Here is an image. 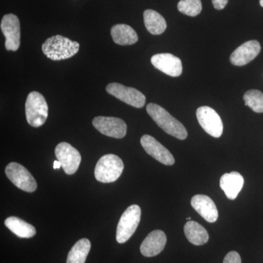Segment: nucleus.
<instances>
[{"label": "nucleus", "mask_w": 263, "mask_h": 263, "mask_svg": "<svg viewBox=\"0 0 263 263\" xmlns=\"http://www.w3.org/2000/svg\"><path fill=\"white\" fill-rule=\"evenodd\" d=\"M146 110L157 125L170 136L179 140L187 138L188 133L184 126L162 107L157 104L149 103L146 106Z\"/></svg>", "instance_id": "obj_1"}, {"label": "nucleus", "mask_w": 263, "mask_h": 263, "mask_svg": "<svg viewBox=\"0 0 263 263\" xmlns=\"http://www.w3.org/2000/svg\"><path fill=\"white\" fill-rule=\"evenodd\" d=\"M79 43L62 35L48 38L42 46L43 53L53 61L70 59L79 52Z\"/></svg>", "instance_id": "obj_2"}, {"label": "nucleus", "mask_w": 263, "mask_h": 263, "mask_svg": "<svg viewBox=\"0 0 263 263\" xmlns=\"http://www.w3.org/2000/svg\"><path fill=\"white\" fill-rule=\"evenodd\" d=\"M25 112L29 125L33 127H41L46 122L48 116L46 99L37 91L29 93L26 101Z\"/></svg>", "instance_id": "obj_3"}, {"label": "nucleus", "mask_w": 263, "mask_h": 263, "mask_svg": "<svg viewBox=\"0 0 263 263\" xmlns=\"http://www.w3.org/2000/svg\"><path fill=\"white\" fill-rule=\"evenodd\" d=\"M123 161L115 155H104L98 160L95 170V176L102 183H111L117 181L124 170Z\"/></svg>", "instance_id": "obj_4"}, {"label": "nucleus", "mask_w": 263, "mask_h": 263, "mask_svg": "<svg viewBox=\"0 0 263 263\" xmlns=\"http://www.w3.org/2000/svg\"><path fill=\"white\" fill-rule=\"evenodd\" d=\"M141 210L138 205H132L121 216L117 230L118 243H124L133 236L141 221Z\"/></svg>", "instance_id": "obj_5"}, {"label": "nucleus", "mask_w": 263, "mask_h": 263, "mask_svg": "<svg viewBox=\"0 0 263 263\" xmlns=\"http://www.w3.org/2000/svg\"><path fill=\"white\" fill-rule=\"evenodd\" d=\"M5 174L15 186L27 193L37 190V182L30 172L22 164L10 162L5 167Z\"/></svg>", "instance_id": "obj_6"}, {"label": "nucleus", "mask_w": 263, "mask_h": 263, "mask_svg": "<svg viewBox=\"0 0 263 263\" xmlns=\"http://www.w3.org/2000/svg\"><path fill=\"white\" fill-rule=\"evenodd\" d=\"M106 91L109 95L135 108H141L146 103V97L141 91L118 83L109 84L106 86Z\"/></svg>", "instance_id": "obj_7"}, {"label": "nucleus", "mask_w": 263, "mask_h": 263, "mask_svg": "<svg viewBox=\"0 0 263 263\" xmlns=\"http://www.w3.org/2000/svg\"><path fill=\"white\" fill-rule=\"evenodd\" d=\"M57 160L62 164V168L67 175L75 174L79 169L81 161V156L79 151L68 143L62 142L55 148Z\"/></svg>", "instance_id": "obj_8"}, {"label": "nucleus", "mask_w": 263, "mask_h": 263, "mask_svg": "<svg viewBox=\"0 0 263 263\" xmlns=\"http://www.w3.org/2000/svg\"><path fill=\"white\" fill-rule=\"evenodd\" d=\"M197 119L202 129L214 138H220L223 133V123L216 110L209 106L200 107L197 110Z\"/></svg>", "instance_id": "obj_9"}, {"label": "nucleus", "mask_w": 263, "mask_h": 263, "mask_svg": "<svg viewBox=\"0 0 263 263\" xmlns=\"http://www.w3.org/2000/svg\"><path fill=\"white\" fill-rule=\"evenodd\" d=\"M2 32L5 37V48L8 51H16L20 46V22L16 15L7 14L2 19Z\"/></svg>", "instance_id": "obj_10"}, {"label": "nucleus", "mask_w": 263, "mask_h": 263, "mask_svg": "<svg viewBox=\"0 0 263 263\" xmlns=\"http://www.w3.org/2000/svg\"><path fill=\"white\" fill-rule=\"evenodd\" d=\"M92 124L104 136L120 139L127 134V124L119 118L97 117Z\"/></svg>", "instance_id": "obj_11"}, {"label": "nucleus", "mask_w": 263, "mask_h": 263, "mask_svg": "<svg viewBox=\"0 0 263 263\" xmlns=\"http://www.w3.org/2000/svg\"><path fill=\"white\" fill-rule=\"evenodd\" d=\"M151 62L157 70L172 77H179L183 71L181 60L171 53H164L154 55Z\"/></svg>", "instance_id": "obj_12"}, {"label": "nucleus", "mask_w": 263, "mask_h": 263, "mask_svg": "<svg viewBox=\"0 0 263 263\" xmlns=\"http://www.w3.org/2000/svg\"><path fill=\"white\" fill-rule=\"evenodd\" d=\"M141 143L146 153L161 163L165 165H173L175 163L172 154L153 137L144 135L141 138Z\"/></svg>", "instance_id": "obj_13"}, {"label": "nucleus", "mask_w": 263, "mask_h": 263, "mask_svg": "<svg viewBox=\"0 0 263 263\" xmlns=\"http://www.w3.org/2000/svg\"><path fill=\"white\" fill-rule=\"evenodd\" d=\"M260 51L261 46L258 41H247L232 53L230 62L235 66L247 65L258 56Z\"/></svg>", "instance_id": "obj_14"}, {"label": "nucleus", "mask_w": 263, "mask_h": 263, "mask_svg": "<svg viewBox=\"0 0 263 263\" xmlns=\"http://www.w3.org/2000/svg\"><path fill=\"white\" fill-rule=\"evenodd\" d=\"M167 242V237L163 231L160 230L152 231L147 235L141 245V252L146 257L157 256L163 251Z\"/></svg>", "instance_id": "obj_15"}, {"label": "nucleus", "mask_w": 263, "mask_h": 263, "mask_svg": "<svg viewBox=\"0 0 263 263\" xmlns=\"http://www.w3.org/2000/svg\"><path fill=\"white\" fill-rule=\"evenodd\" d=\"M191 205L205 221L214 223L217 220L219 217L217 208L209 196L204 195H195L192 198Z\"/></svg>", "instance_id": "obj_16"}, {"label": "nucleus", "mask_w": 263, "mask_h": 263, "mask_svg": "<svg viewBox=\"0 0 263 263\" xmlns=\"http://www.w3.org/2000/svg\"><path fill=\"white\" fill-rule=\"evenodd\" d=\"M220 187L230 200H235L245 184L243 176L238 172L226 174L220 179Z\"/></svg>", "instance_id": "obj_17"}, {"label": "nucleus", "mask_w": 263, "mask_h": 263, "mask_svg": "<svg viewBox=\"0 0 263 263\" xmlns=\"http://www.w3.org/2000/svg\"><path fill=\"white\" fill-rule=\"evenodd\" d=\"M110 34L114 42L120 46H130L138 41L136 31L127 24H116L112 27Z\"/></svg>", "instance_id": "obj_18"}, {"label": "nucleus", "mask_w": 263, "mask_h": 263, "mask_svg": "<svg viewBox=\"0 0 263 263\" xmlns=\"http://www.w3.org/2000/svg\"><path fill=\"white\" fill-rule=\"evenodd\" d=\"M5 226L21 238H32L36 234L34 226L16 216H10L5 221Z\"/></svg>", "instance_id": "obj_19"}, {"label": "nucleus", "mask_w": 263, "mask_h": 263, "mask_svg": "<svg viewBox=\"0 0 263 263\" xmlns=\"http://www.w3.org/2000/svg\"><path fill=\"white\" fill-rule=\"evenodd\" d=\"M183 230L189 241L194 245L201 246L209 241L207 230L196 221H188L185 224Z\"/></svg>", "instance_id": "obj_20"}, {"label": "nucleus", "mask_w": 263, "mask_h": 263, "mask_svg": "<svg viewBox=\"0 0 263 263\" xmlns=\"http://www.w3.org/2000/svg\"><path fill=\"white\" fill-rule=\"evenodd\" d=\"M143 19L147 30L154 35L162 34L167 28L165 19L155 10H145Z\"/></svg>", "instance_id": "obj_21"}, {"label": "nucleus", "mask_w": 263, "mask_h": 263, "mask_svg": "<svg viewBox=\"0 0 263 263\" xmlns=\"http://www.w3.org/2000/svg\"><path fill=\"white\" fill-rule=\"evenodd\" d=\"M91 249V243L87 238L76 242L67 256V263H85Z\"/></svg>", "instance_id": "obj_22"}, {"label": "nucleus", "mask_w": 263, "mask_h": 263, "mask_svg": "<svg viewBox=\"0 0 263 263\" xmlns=\"http://www.w3.org/2000/svg\"><path fill=\"white\" fill-rule=\"evenodd\" d=\"M246 105L256 113H263V93L259 90L247 91L243 96Z\"/></svg>", "instance_id": "obj_23"}, {"label": "nucleus", "mask_w": 263, "mask_h": 263, "mask_svg": "<svg viewBox=\"0 0 263 263\" xmlns=\"http://www.w3.org/2000/svg\"><path fill=\"white\" fill-rule=\"evenodd\" d=\"M178 9L188 16H197L202 11L201 0H181L178 4Z\"/></svg>", "instance_id": "obj_24"}, {"label": "nucleus", "mask_w": 263, "mask_h": 263, "mask_svg": "<svg viewBox=\"0 0 263 263\" xmlns=\"http://www.w3.org/2000/svg\"><path fill=\"white\" fill-rule=\"evenodd\" d=\"M223 263H241L240 254L235 251H232L227 254Z\"/></svg>", "instance_id": "obj_25"}, {"label": "nucleus", "mask_w": 263, "mask_h": 263, "mask_svg": "<svg viewBox=\"0 0 263 263\" xmlns=\"http://www.w3.org/2000/svg\"><path fill=\"white\" fill-rule=\"evenodd\" d=\"M213 6L216 10H223L228 5V0H212Z\"/></svg>", "instance_id": "obj_26"}, {"label": "nucleus", "mask_w": 263, "mask_h": 263, "mask_svg": "<svg viewBox=\"0 0 263 263\" xmlns=\"http://www.w3.org/2000/svg\"><path fill=\"white\" fill-rule=\"evenodd\" d=\"M62 164L61 162H60V161L57 160L54 161V162H53V168L55 170L56 169H60V167H61Z\"/></svg>", "instance_id": "obj_27"}, {"label": "nucleus", "mask_w": 263, "mask_h": 263, "mask_svg": "<svg viewBox=\"0 0 263 263\" xmlns=\"http://www.w3.org/2000/svg\"><path fill=\"white\" fill-rule=\"evenodd\" d=\"M259 4H260L261 6L263 8V0H259Z\"/></svg>", "instance_id": "obj_28"}, {"label": "nucleus", "mask_w": 263, "mask_h": 263, "mask_svg": "<svg viewBox=\"0 0 263 263\" xmlns=\"http://www.w3.org/2000/svg\"><path fill=\"white\" fill-rule=\"evenodd\" d=\"M186 220H187V221H191V218L188 217L187 219H186Z\"/></svg>", "instance_id": "obj_29"}]
</instances>
